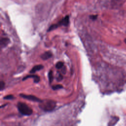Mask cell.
Wrapping results in <instances>:
<instances>
[{"label": "cell", "mask_w": 126, "mask_h": 126, "mask_svg": "<svg viewBox=\"0 0 126 126\" xmlns=\"http://www.w3.org/2000/svg\"><path fill=\"white\" fill-rule=\"evenodd\" d=\"M43 68V66L42 64H38V65H35L30 70V73H34L36 71L42 69Z\"/></svg>", "instance_id": "cell-7"}, {"label": "cell", "mask_w": 126, "mask_h": 126, "mask_svg": "<svg viewBox=\"0 0 126 126\" xmlns=\"http://www.w3.org/2000/svg\"><path fill=\"white\" fill-rule=\"evenodd\" d=\"M124 42H125V43L126 44V38L124 40Z\"/></svg>", "instance_id": "cell-18"}, {"label": "cell", "mask_w": 126, "mask_h": 126, "mask_svg": "<svg viewBox=\"0 0 126 126\" xmlns=\"http://www.w3.org/2000/svg\"><path fill=\"white\" fill-rule=\"evenodd\" d=\"M48 78L50 83H52L53 80V74L52 70H50L48 73Z\"/></svg>", "instance_id": "cell-10"}, {"label": "cell", "mask_w": 126, "mask_h": 126, "mask_svg": "<svg viewBox=\"0 0 126 126\" xmlns=\"http://www.w3.org/2000/svg\"><path fill=\"white\" fill-rule=\"evenodd\" d=\"M69 16L68 15H67L64 18H63L61 21H60L58 24L51 25L49 28V29L48 30V32H50L52 30H54L57 29L59 26H66L68 25V24L69 23Z\"/></svg>", "instance_id": "cell-3"}, {"label": "cell", "mask_w": 126, "mask_h": 126, "mask_svg": "<svg viewBox=\"0 0 126 126\" xmlns=\"http://www.w3.org/2000/svg\"><path fill=\"white\" fill-rule=\"evenodd\" d=\"M62 79H63V76L61 74H59L58 77H57V80L58 81H61L62 80Z\"/></svg>", "instance_id": "cell-15"}, {"label": "cell", "mask_w": 126, "mask_h": 126, "mask_svg": "<svg viewBox=\"0 0 126 126\" xmlns=\"http://www.w3.org/2000/svg\"><path fill=\"white\" fill-rule=\"evenodd\" d=\"M62 68V72H63V74H64V73H65V72H66V69H65V67H63Z\"/></svg>", "instance_id": "cell-17"}, {"label": "cell", "mask_w": 126, "mask_h": 126, "mask_svg": "<svg viewBox=\"0 0 126 126\" xmlns=\"http://www.w3.org/2000/svg\"><path fill=\"white\" fill-rule=\"evenodd\" d=\"M63 63L62 62H58L56 64V67L58 69H60V68H62L63 66Z\"/></svg>", "instance_id": "cell-11"}, {"label": "cell", "mask_w": 126, "mask_h": 126, "mask_svg": "<svg viewBox=\"0 0 126 126\" xmlns=\"http://www.w3.org/2000/svg\"><path fill=\"white\" fill-rule=\"evenodd\" d=\"M118 120H119V118L117 117H112L108 123V125L109 126L115 125L117 123Z\"/></svg>", "instance_id": "cell-9"}, {"label": "cell", "mask_w": 126, "mask_h": 126, "mask_svg": "<svg viewBox=\"0 0 126 126\" xmlns=\"http://www.w3.org/2000/svg\"><path fill=\"white\" fill-rule=\"evenodd\" d=\"M39 107L44 111L48 112L54 109L56 107V102L51 100H46L40 102Z\"/></svg>", "instance_id": "cell-1"}, {"label": "cell", "mask_w": 126, "mask_h": 126, "mask_svg": "<svg viewBox=\"0 0 126 126\" xmlns=\"http://www.w3.org/2000/svg\"><path fill=\"white\" fill-rule=\"evenodd\" d=\"M52 56V54L51 52L50 51H47L42 54L41 56V58L43 60H46L50 58H51Z\"/></svg>", "instance_id": "cell-6"}, {"label": "cell", "mask_w": 126, "mask_h": 126, "mask_svg": "<svg viewBox=\"0 0 126 126\" xmlns=\"http://www.w3.org/2000/svg\"><path fill=\"white\" fill-rule=\"evenodd\" d=\"M63 87L62 85H60V84H57V85H54L52 87V89L53 90H59V89H62L63 88Z\"/></svg>", "instance_id": "cell-12"}, {"label": "cell", "mask_w": 126, "mask_h": 126, "mask_svg": "<svg viewBox=\"0 0 126 126\" xmlns=\"http://www.w3.org/2000/svg\"><path fill=\"white\" fill-rule=\"evenodd\" d=\"M20 95L23 98L29 100L30 101H34V102H40L42 101L41 100H40L39 98L36 97L35 96L32 95H27L25 94H20Z\"/></svg>", "instance_id": "cell-4"}, {"label": "cell", "mask_w": 126, "mask_h": 126, "mask_svg": "<svg viewBox=\"0 0 126 126\" xmlns=\"http://www.w3.org/2000/svg\"><path fill=\"white\" fill-rule=\"evenodd\" d=\"M90 18L92 20H95L97 18V15H91L90 16Z\"/></svg>", "instance_id": "cell-16"}, {"label": "cell", "mask_w": 126, "mask_h": 126, "mask_svg": "<svg viewBox=\"0 0 126 126\" xmlns=\"http://www.w3.org/2000/svg\"><path fill=\"white\" fill-rule=\"evenodd\" d=\"M33 78V81H34V83H38L39 80H40V77L36 75H27L26 76H25V77L23 78V80H25L28 78Z\"/></svg>", "instance_id": "cell-5"}, {"label": "cell", "mask_w": 126, "mask_h": 126, "mask_svg": "<svg viewBox=\"0 0 126 126\" xmlns=\"http://www.w3.org/2000/svg\"><path fill=\"white\" fill-rule=\"evenodd\" d=\"M13 98H14V96L11 94L6 95L3 97V99H12Z\"/></svg>", "instance_id": "cell-13"}, {"label": "cell", "mask_w": 126, "mask_h": 126, "mask_svg": "<svg viewBox=\"0 0 126 126\" xmlns=\"http://www.w3.org/2000/svg\"><path fill=\"white\" fill-rule=\"evenodd\" d=\"M9 40L8 38H1L0 39V47H5L9 43Z\"/></svg>", "instance_id": "cell-8"}, {"label": "cell", "mask_w": 126, "mask_h": 126, "mask_svg": "<svg viewBox=\"0 0 126 126\" xmlns=\"http://www.w3.org/2000/svg\"><path fill=\"white\" fill-rule=\"evenodd\" d=\"M17 108L20 113L25 116H30L32 113V110L26 104L19 102L17 104Z\"/></svg>", "instance_id": "cell-2"}, {"label": "cell", "mask_w": 126, "mask_h": 126, "mask_svg": "<svg viewBox=\"0 0 126 126\" xmlns=\"http://www.w3.org/2000/svg\"><path fill=\"white\" fill-rule=\"evenodd\" d=\"M4 85H5V84H4V82H3L2 81H0V91H2L4 89Z\"/></svg>", "instance_id": "cell-14"}]
</instances>
